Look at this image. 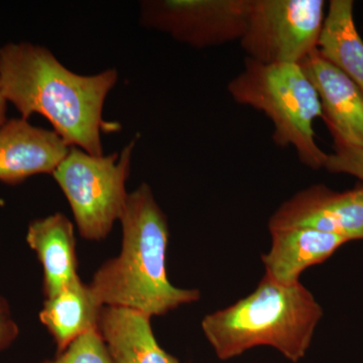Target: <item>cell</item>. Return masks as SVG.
<instances>
[{"mask_svg": "<svg viewBox=\"0 0 363 363\" xmlns=\"http://www.w3.org/2000/svg\"><path fill=\"white\" fill-rule=\"evenodd\" d=\"M118 73L107 69L96 75H79L66 68L43 45L9 43L0 47V89L21 118L40 114L69 147L102 157L101 131L105 99Z\"/></svg>", "mask_w": 363, "mask_h": 363, "instance_id": "1", "label": "cell"}, {"mask_svg": "<svg viewBox=\"0 0 363 363\" xmlns=\"http://www.w3.org/2000/svg\"><path fill=\"white\" fill-rule=\"evenodd\" d=\"M119 221L123 225L121 253L104 262L89 284L100 304L152 317L201 298L199 291L178 288L169 281L168 219L147 183L128 194Z\"/></svg>", "mask_w": 363, "mask_h": 363, "instance_id": "2", "label": "cell"}, {"mask_svg": "<svg viewBox=\"0 0 363 363\" xmlns=\"http://www.w3.org/2000/svg\"><path fill=\"white\" fill-rule=\"evenodd\" d=\"M322 316L321 306L301 281L281 284L264 274L252 294L208 314L201 326L219 359L271 346L297 363L309 350Z\"/></svg>", "mask_w": 363, "mask_h": 363, "instance_id": "3", "label": "cell"}, {"mask_svg": "<svg viewBox=\"0 0 363 363\" xmlns=\"http://www.w3.org/2000/svg\"><path fill=\"white\" fill-rule=\"evenodd\" d=\"M227 89L234 101L271 119L277 145L293 147L309 168H324L328 154L317 145L313 128L314 121L322 118L321 105L300 64H262L247 58L245 69Z\"/></svg>", "mask_w": 363, "mask_h": 363, "instance_id": "4", "label": "cell"}, {"mask_svg": "<svg viewBox=\"0 0 363 363\" xmlns=\"http://www.w3.org/2000/svg\"><path fill=\"white\" fill-rule=\"evenodd\" d=\"M135 145V140H131L119 154L102 157L72 147L52 174L86 240H104L121 219L128 197L125 183Z\"/></svg>", "mask_w": 363, "mask_h": 363, "instance_id": "5", "label": "cell"}, {"mask_svg": "<svg viewBox=\"0 0 363 363\" xmlns=\"http://www.w3.org/2000/svg\"><path fill=\"white\" fill-rule=\"evenodd\" d=\"M324 0H252L240 43L247 58L262 64H300L318 49Z\"/></svg>", "mask_w": 363, "mask_h": 363, "instance_id": "6", "label": "cell"}, {"mask_svg": "<svg viewBox=\"0 0 363 363\" xmlns=\"http://www.w3.org/2000/svg\"><path fill=\"white\" fill-rule=\"evenodd\" d=\"M250 9L252 0H147L140 4V21L203 49L240 40Z\"/></svg>", "mask_w": 363, "mask_h": 363, "instance_id": "7", "label": "cell"}, {"mask_svg": "<svg viewBox=\"0 0 363 363\" xmlns=\"http://www.w3.org/2000/svg\"><path fill=\"white\" fill-rule=\"evenodd\" d=\"M308 228L347 241L363 240V186L337 192L313 185L296 193L274 211L269 231Z\"/></svg>", "mask_w": 363, "mask_h": 363, "instance_id": "8", "label": "cell"}, {"mask_svg": "<svg viewBox=\"0 0 363 363\" xmlns=\"http://www.w3.org/2000/svg\"><path fill=\"white\" fill-rule=\"evenodd\" d=\"M316 89L322 119L335 150L363 149V93L340 69L315 50L300 63Z\"/></svg>", "mask_w": 363, "mask_h": 363, "instance_id": "9", "label": "cell"}, {"mask_svg": "<svg viewBox=\"0 0 363 363\" xmlns=\"http://www.w3.org/2000/svg\"><path fill=\"white\" fill-rule=\"evenodd\" d=\"M71 147L54 130L28 119H7L0 128V181L18 185L40 174H54Z\"/></svg>", "mask_w": 363, "mask_h": 363, "instance_id": "10", "label": "cell"}, {"mask_svg": "<svg viewBox=\"0 0 363 363\" xmlns=\"http://www.w3.org/2000/svg\"><path fill=\"white\" fill-rule=\"evenodd\" d=\"M272 247L262 255L266 274L281 284L300 281L306 269L321 264L347 240L308 228L271 231Z\"/></svg>", "mask_w": 363, "mask_h": 363, "instance_id": "11", "label": "cell"}, {"mask_svg": "<svg viewBox=\"0 0 363 363\" xmlns=\"http://www.w3.org/2000/svg\"><path fill=\"white\" fill-rule=\"evenodd\" d=\"M28 245L44 269V295L51 298L80 277L77 274L74 225L66 215L55 213L30 222Z\"/></svg>", "mask_w": 363, "mask_h": 363, "instance_id": "12", "label": "cell"}, {"mask_svg": "<svg viewBox=\"0 0 363 363\" xmlns=\"http://www.w3.org/2000/svg\"><path fill=\"white\" fill-rule=\"evenodd\" d=\"M150 318L126 308H104L99 333L113 363H180L157 343Z\"/></svg>", "mask_w": 363, "mask_h": 363, "instance_id": "13", "label": "cell"}, {"mask_svg": "<svg viewBox=\"0 0 363 363\" xmlns=\"http://www.w3.org/2000/svg\"><path fill=\"white\" fill-rule=\"evenodd\" d=\"M104 308L90 286L78 278L45 298L40 321L54 338L60 354L87 332L99 331Z\"/></svg>", "mask_w": 363, "mask_h": 363, "instance_id": "14", "label": "cell"}, {"mask_svg": "<svg viewBox=\"0 0 363 363\" xmlns=\"http://www.w3.org/2000/svg\"><path fill=\"white\" fill-rule=\"evenodd\" d=\"M318 51L346 74L363 93V40L355 26L353 1H330Z\"/></svg>", "mask_w": 363, "mask_h": 363, "instance_id": "15", "label": "cell"}, {"mask_svg": "<svg viewBox=\"0 0 363 363\" xmlns=\"http://www.w3.org/2000/svg\"><path fill=\"white\" fill-rule=\"evenodd\" d=\"M43 363H113L99 331H90L60 353L56 359Z\"/></svg>", "mask_w": 363, "mask_h": 363, "instance_id": "16", "label": "cell"}, {"mask_svg": "<svg viewBox=\"0 0 363 363\" xmlns=\"http://www.w3.org/2000/svg\"><path fill=\"white\" fill-rule=\"evenodd\" d=\"M324 168L331 173L355 177L363 183V149L335 150L334 154L327 157Z\"/></svg>", "mask_w": 363, "mask_h": 363, "instance_id": "17", "label": "cell"}, {"mask_svg": "<svg viewBox=\"0 0 363 363\" xmlns=\"http://www.w3.org/2000/svg\"><path fill=\"white\" fill-rule=\"evenodd\" d=\"M18 335V326L11 315L9 303L0 296V351L6 350Z\"/></svg>", "mask_w": 363, "mask_h": 363, "instance_id": "18", "label": "cell"}, {"mask_svg": "<svg viewBox=\"0 0 363 363\" xmlns=\"http://www.w3.org/2000/svg\"><path fill=\"white\" fill-rule=\"evenodd\" d=\"M6 105L7 101L2 94L1 89H0V128L6 123Z\"/></svg>", "mask_w": 363, "mask_h": 363, "instance_id": "19", "label": "cell"}]
</instances>
